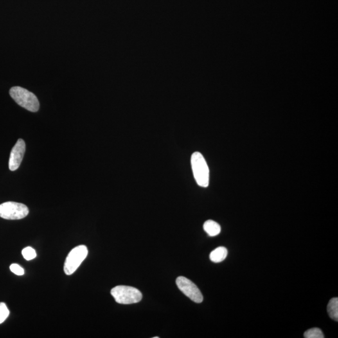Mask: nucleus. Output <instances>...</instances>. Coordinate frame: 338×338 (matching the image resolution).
<instances>
[{
  "instance_id": "f257e3e1",
  "label": "nucleus",
  "mask_w": 338,
  "mask_h": 338,
  "mask_svg": "<svg viewBox=\"0 0 338 338\" xmlns=\"http://www.w3.org/2000/svg\"><path fill=\"white\" fill-rule=\"evenodd\" d=\"M191 166L195 181L202 188H207L209 184V169L206 159L200 152L192 155Z\"/></svg>"
},
{
  "instance_id": "f03ea898",
  "label": "nucleus",
  "mask_w": 338,
  "mask_h": 338,
  "mask_svg": "<svg viewBox=\"0 0 338 338\" xmlns=\"http://www.w3.org/2000/svg\"><path fill=\"white\" fill-rule=\"evenodd\" d=\"M10 94L18 104L29 111L36 112L39 110V101L35 95L28 90L20 87H14L10 89Z\"/></svg>"
},
{
  "instance_id": "7ed1b4c3",
  "label": "nucleus",
  "mask_w": 338,
  "mask_h": 338,
  "mask_svg": "<svg viewBox=\"0 0 338 338\" xmlns=\"http://www.w3.org/2000/svg\"><path fill=\"white\" fill-rule=\"evenodd\" d=\"M111 294L117 303L131 304L139 303L143 294L136 288L127 286H117L111 290Z\"/></svg>"
},
{
  "instance_id": "20e7f679",
  "label": "nucleus",
  "mask_w": 338,
  "mask_h": 338,
  "mask_svg": "<svg viewBox=\"0 0 338 338\" xmlns=\"http://www.w3.org/2000/svg\"><path fill=\"white\" fill-rule=\"evenodd\" d=\"M87 255L88 249L84 245H78L72 249L65 259V273L68 276L74 273L87 258Z\"/></svg>"
},
{
  "instance_id": "39448f33",
  "label": "nucleus",
  "mask_w": 338,
  "mask_h": 338,
  "mask_svg": "<svg viewBox=\"0 0 338 338\" xmlns=\"http://www.w3.org/2000/svg\"><path fill=\"white\" fill-rule=\"evenodd\" d=\"M29 209L25 205L15 202L0 204V217L7 220H19L26 217Z\"/></svg>"
},
{
  "instance_id": "423d86ee",
  "label": "nucleus",
  "mask_w": 338,
  "mask_h": 338,
  "mask_svg": "<svg viewBox=\"0 0 338 338\" xmlns=\"http://www.w3.org/2000/svg\"><path fill=\"white\" fill-rule=\"evenodd\" d=\"M176 284L178 288L192 301L196 303H202V293L194 283L185 277L180 276L176 279Z\"/></svg>"
},
{
  "instance_id": "0eeeda50",
  "label": "nucleus",
  "mask_w": 338,
  "mask_h": 338,
  "mask_svg": "<svg viewBox=\"0 0 338 338\" xmlns=\"http://www.w3.org/2000/svg\"><path fill=\"white\" fill-rule=\"evenodd\" d=\"M25 143L23 139L18 140L14 146L11 150L10 160H9V169L11 171H15L19 168L25 153Z\"/></svg>"
},
{
  "instance_id": "6e6552de",
  "label": "nucleus",
  "mask_w": 338,
  "mask_h": 338,
  "mask_svg": "<svg viewBox=\"0 0 338 338\" xmlns=\"http://www.w3.org/2000/svg\"><path fill=\"white\" fill-rule=\"evenodd\" d=\"M204 231L209 236L214 237L219 234L221 231V227L217 222L214 221L213 220H208L205 222L204 224Z\"/></svg>"
},
{
  "instance_id": "1a4fd4ad",
  "label": "nucleus",
  "mask_w": 338,
  "mask_h": 338,
  "mask_svg": "<svg viewBox=\"0 0 338 338\" xmlns=\"http://www.w3.org/2000/svg\"><path fill=\"white\" fill-rule=\"evenodd\" d=\"M227 256V250L224 247H218L212 251L210 259L214 263H218L224 261Z\"/></svg>"
},
{
  "instance_id": "9d476101",
  "label": "nucleus",
  "mask_w": 338,
  "mask_h": 338,
  "mask_svg": "<svg viewBox=\"0 0 338 338\" xmlns=\"http://www.w3.org/2000/svg\"><path fill=\"white\" fill-rule=\"evenodd\" d=\"M328 313L331 319L336 321H338V298L334 297L331 299L329 302L328 308Z\"/></svg>"
},
{
  "instance_id": "9b49d317",
  "label": "nucleus",
  "mask_w": 338,
  "mask_h": 338,
  "mask_svg": "<svg viewBox=\"0 0 338 338\" xmlns=\"http://www.w3.org/2000/svg\"><path fill=\"white\" fill-rule=\"evenodd\" d=\"M304 337L306 338H324V336L320 329L314 328L306 331L304 333Z\"/></svg>"
},
{
  "instance_id": "f8f14e48",
  "label": "nucleus",
  "mask_w": 338,
  "mask_h": 338,
  "mask_svg": "<svg viewBox=\"0 0 338 338\" xmlns=\"http://www.w3.org/2000/svg\"><path fill=\"white\" fill-rule=\"evenodd\" d=\"M22 255L26 260L30 261L37 257V253L32 247H27L23 249Z\"/></svg>"
},
{
  "instance_id": "ddd939ff",
  "label": "nucleus",
  "mask_w": 338,
  "mask_h": 338,
  "mask_svg": "<svg viewBox=\"0 0 338 338\" xmlns=\"http://www.w3.org/2000/svg\"><path fill=\"white\" fill-rule=\"evenodd\" d=\"M10 314L7 306L4 303H0V324L3 323Z\"/></svg>"
},
{
  "instance_id": "4468645a",
  "label": "nucleus",
  "mask_w": 338,
  "mask_h": 338,
  "mask_svg": "<svg viewBox=\"0 0 338 338\" xmlns=\"http://www.w3.org/2000/svg\"><path fill=\"white\" fill-rule=\"evenodd\" d=\"M10 269L11 272L16 275H18V276H23L24 273V269L20 266L17 265V264H12L10 266Z\"/></svg>"
}]
</instances>
